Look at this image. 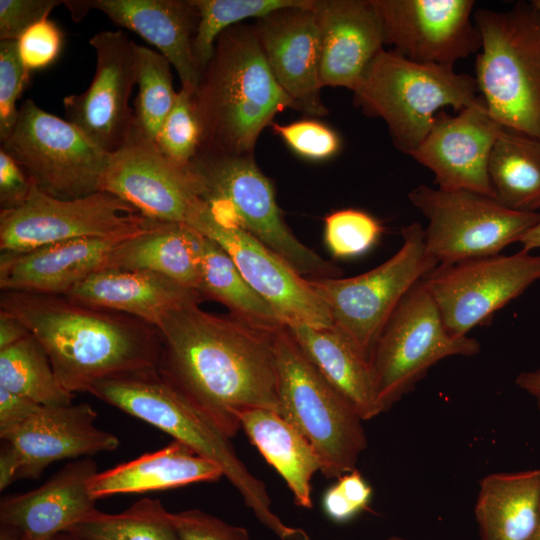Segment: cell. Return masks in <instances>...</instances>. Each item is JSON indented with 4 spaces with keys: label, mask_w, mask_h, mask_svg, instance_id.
<instances>
[{
    "label": "cell",
    "mask_w": 540,
    "mask_h": 540,
    "mask_svg": "<svg viewBox=\"0 0 540 540\" xmlns=\"http://www.w3.org/2000/svg\"><path fill=\"white\" fill-rule=\"evenodd\" d=\"M157 329L158 374L229 438L242 411L279 413L273 332L206 312L199 302L169 311Z\"/></svg>",
    "instance_id": "obj_1"
},
{
    "label": "cell",
    "mask_w": 540,
    "mask_h": 540,
    "mask_svg": "<svg viewBox=\"0 0 540 540\" xmlns=\"http://www.w3.org/2000/svg\"><path fill=\"white\" fill-rule=\"evenodd\" d=\"M0 309L19 319L45 349L70 393L98 382L158 371L157 327L133 316L75 302L64 295L1 291Z\"/></svg>",
    "instance_id": "obj_2"
},
{
    "label": "cell",
    "mask_w": 540,
    "mask_h": 540,
    "mask_svg": "<svg viewBox=\"0 0 540 540\" xmlns=\"http://www.w3.org/2000/svg\"><path fill=\"white\" fill-rule=\"evenodd\" d=\"M202 147L253 155L276 114L295 105L273 76L253 26L235 25L217 39L193 95Z\"/></svg>",
    "instance_id": "obj_3"
},
{
    "label": "cell",
    "mask_w": 540,
    "mask_h": 540,
    "mask_svg": "<svg viewBox=\"0 0 540 540\" xmlns=\"http://www.w3.org/2000/svg\"><path fill=\"white\" fill-rule=\"evenodd\" d=\"M89 393L216 463L258 521L280 540H310L305 530L286 525L273 512L265 484L239 459L231 438L165 382L158 371L106 379L96 383Z\"/></svg>",
    "instance_id": "obj_4"
},
{
    "label": "cell",
    "mask_w": 540,
    "mask_h": 540,
    "mask_svg": "<svg viewBox=\"0 0 540 540\" xmlns=\"http://www.w3.org/2000/svg\"><path fill=\"white\" fill-rule=\"evenodd\" d=\"M187 168L215 220L242 228L305 278L341 277L340 267L300 242L287 226L274 187L253 155L200 149Z\"/></svg>",
    "instance_id": "obj_5"
},
{
    "label": "cell",
    "mask_w": 540,
    "mask_h": 540,
    "mask_svg": "<svg viewBox=\"0 0 540 540\" xmlns=\"http://www.w3.org/2000/svg\"><path fill=\"white\" fill-rule=\"evenodd\" d=\"M476 82L492 118L502 127L540 139V10L517 2L506 11L480 8Z\"/></svg>",
    "instance_id": "obj_6"
},
{
    "label": "cell",
    "mask_w": 540,
    "mask_h": 540,
    "mask_svg": "<svg viewBox=\"0 0 540 540\" xmlns=\"http://www.w3.org/2000/svg\"><path fill=\"white\" fill-rule=\"evenodd\" d=\"M352 91L356 106L368 116L381 118L394 146L409 156L428 135L440 111L450 106L459 112L479 99L475 77L384 49Z\"/></svg>",
    "instance_id": "obj_7"
},
{
    "label": "cell",
    "mask_w": 540,
    "mask_h": 540,
    "mask_svg": "<svg viewBox=\"0 0 540 540\" xmlns=\"http://www.w3.org/2000/svg\"><path fill=\"white\" fill-rule=\"evenodd\" d=\"M279 414L312 445L320 472L338 479L367 448L362 419L307 358L286 326L273 332Z\"/></svg>",
    "instance_id": "obj_8"
},
{
    "label": "cell",
    "mask_w": 540,
    "mask_h": 540,
    "mask_svg": "<svg viewBox=\"0 0 540 540\" xmlns=\"http://www.w3.org/2000/svg\"><path fill=\"white\" fill-rule=\"evenodd\" d=\"M401 234V248L368 272L349 278H307L325 303L333 326L368 360L401 300L438 265L426 247L424 229L418 222L404 227Z\"/></svg>",
    "instance_id": "obj_9"
},
{
    "label": "cell",
    "mask_w": 540,
    "mask_h": 540,
    "mask_svg": "<svg viewBox=\"0 0 540 540\" xmlns=\"http://www.w3.org/2000/svg\"><path fill=\"white\" fill-rule=\"evenodd\" d=\"M479 352L480 343L475 338L448 332L422 279L394 310L369 357L383 412L412 391L439 361Z\"/></svg>",
    "instance_id": "obj_10"
},
{
    "label": "cell",
    "mask_w": 540,
    "mask_h": 540,
    "mask_svg": "<svg viewBox=\"0 0 540 540\" xmlns=\"http://www.w3.org/2000/svg\"><path fill=\"white\" fill-rule=\"evenodd\" d=\"M1 145L42 192L75 199L100 191L110 154L67 120L26 100Z\"/></svg>",
    "instance_id": "obj_11"
},
{
    "label": "cell",
    "mask_w": 540,
    "mask_h": 540,
    "mask_svg": "<svg viewBox=\"0 0 540 540\" xmlns=\"http://www.w3.org/2000/svg\"><path fill=\"white\" fill-rule=\"evenodd\" d=\"M408 197L428 220L425 243L438 265L500 254L540 220L539 212L514 211L467 190L419 185Z\"/></svg>",
    "instance_id": "obj_12"
},
{
    "label": "cell",
    "mask_w": 540,
    "mask_h": 540,
    "mask_svg": "<svg viewBox=\"0 0 540 540\" xmlns=\"http://www.w3.org/2000/svg\"><path fill=\"white\" fill-rule=\"evenodd\" d=\"M154 222L109 192L64 200L34 185L21 205L0 210V250L21 253L81 238H128Z\"/></svg>",
    "instance_id": "obj_13"
},
{
    "label": "cell",
    "mask_w": 540,
    "mask_h": 540,
    "mask_svg": "<svg viewBox=\"0 0 540 540\" xmlns=\"http://www.w3.org/2000/svg\"><path fill=\"white\" fill-rule=\"evenodd\" d=\"M538 280L540 255L521 249L437 265L423 283L448 332L466 336Z\"/></svg>",
    "instance_id": "obj_14"
},
{
    "label": "cell",
    "mask_w": 540,
    "mask_h": 540,
    "mask_svg": "<svg viewBox=\"0 0 540 540\" xmlns=\"http://www.w3.org/2000/svg\"><path fill=\"white\" fill-rule=\"evenodd\" d=\"M100 191L118 196L151 220L191 228L206 207L188 168L164 156L135 120L123 145L110 154Z\"/></svg>",
    "instance_id": "obj_15"
},
{
    "label": "cell",
    "mask_w": 540,
    "mask_h": 540,
    "mask_svg": "<svg viewBox=\"0 0 540 540\" xmlns=\"http://www.w3.org/2000/svg\"><path fill=\"white\" fill-rule=\"evenodd\" d=\"M385 44L406 58L454 69L477 53L482 41L471 16L472 0H372Z\"/></svg>",
    "instance_id": "obj_16"
},
{
    "label": "cell",
    "mask_w": 540,
    "mask_h": 540,
    "mask_svg": "<svg viewBox=\"0 0 540 540\" xmlns=\"http://www.w3.org/2000/svg\"><path fill=\"white\" fill-rule=\"evenodd\" d=\"M96 70L90 86L63 99L66 120L111 154L125 142L134 113L129 98L136 85L134 42L123 31H102L90 39Z\"/></svg>",
    "instance_id": "obj_17"
},
{
    "label": "cell",
    "mask_w": 540,
    "mask_h": 540,
    "mask_svg": "<svg viewBox=\"0 0 540 540\" xmlns=\"http://www.w3.org/2000/svg\"><path fill=\"white\" fill-rule=\"evenodd\" d=\"M192 228L215 240L228 253L248 285L285 326H333L325 303L308 279L245 230L215 220L208 205Z\"/></svg>",
    "instance_id": "obj_18"
},
{
    "label": "cell",
    "mask_w": 540,
    "mask_h": 540,
    "mask_svg": "<svg viewBox=\"0 0 540 540\" xmlns=\"http://www.w3.org/2000/svg\"><path fill=\"white\" fill-rule=\"evenodd\" d=\"M502 128L479 97L457 115L440 111L411 157L433 172L440 189L467 190L494 198L488 163Z\"/></svg>",
    "instance_id": "obj_19"
},
{
    "label": "cell",
    "mask_w": 540,
    "mask_h": 540,
    "mask_svg": "<svg viewBox=\"0 0 540 540\" xmlns=\"http://www.w3.org/2000/svg\"><path fill=\"white\" fill-rule=\"evenodd\" d=\"M312 1L275 11L253 25L266 62L295 110L323 116L321 100L320 30Z\"/></svg>",
    "instance_id": "obj_20"
},
{
    "label": "cell",
    "mask_w": 540,
    "mask_h": 540,
    "mask_svg": "<svg viewBox=\"0 0 540 540\" xmlns=\"http://www.w3.org/2000/svg\"><path fill=\"white\" fill-rule=\"evenodd\" d=\"M96 418L88 403L40 406L21 425L1 435L17 455L18 479H37L58 460L117 449L119 439L99 429Z\"/></svg>",
    "instance_id": "obj_21"
},
{
    "label": "cell",
    "mask_w": 540,
    "mask_h": 540,
    "mask_svg": "<svg viewBox=\"0 0 540 540\" xmlns=\"http://www.w3.org/2000/svg\"><path fill=\"white\" fill-rule=\"evenodd\" d=\"M92 9L157 47L176 70L181 88L195 94L202 74L193 54L198 12L192 0H76L70 4L76 21Z\"/></svg>",
    "instance_id": "obj_22"
},
{
    "label": "cell",
    "mask_w": 540,
    "mask_h": 540,
    "mask_svg": "<svg viewBox=\"0 0 540 540\" xmlns=\"http://www.w3.org/2000/svg\"><path fill=\"white\" fill-rule=\"evenodd\" d=\"M320 30L321 86L352 90L383 49L384 30L372 0H313Z\"/></svg>",
    "instance_id": "obj_23"
},
{
    "label": "cell",
    "mask_w": 540,
    "mask_h": 540,
    "mask_svg": "<svg viewBox=\"0 0 540 540\" xmlns=\"http://www.w3.org/2000/svg\"><path fill=\"white\" fill-rule=\"evenodd\" d=\"M97 473L91 458L66 464L40 487L5 497L0 523L18 531L26 540H51L68 532L97 509L89 481Z\"/></svg>",
    "instance_id": "obj_24"
},
{
    "label": "cell",
    "mask_w": 540,
    "mask_h": 540,
    "mask_svg": "<svg viewBox=\"0 0 540 540\" xmlns=\"http://www.w3.org/2000/svg\"><path fill=\"white\" fill-rule=\"evenodd\" d=\"M126 238H81L21 253L0 254L1 291L66 295L103 268L116 244Z\"/></svg>",
    "instance_id": "obj_25"
},
{
    "label": "cell",
    "mask_w": 540,
    "mask_h": 540,
    "mask_svg": "<svg viewBox=\"0 0 540 540\" xmlns=\"http://www.w3.org/2000/svg\"><path fill=\"white\" fill-rule=\"evenodd\" d=\"M64 296L133 316L155 327L169 311L204 300L196 290L161 274L113 268L92 273Z\"/></svg>",
    "instance_id": "obj_26"
},
{
    "label": "cell",
    "mask_w": 540,
    "mask_h": 540,
    "mask_svg": "<svg viewBox=\"0 0 540 540\" xmlns=\"http://www.w3.org/2000/svg\"><path fill=\"white\" fill-rule=\"evenodd\" d=\"M307 358L364 420L383 412L368 358L336 327L286 326Z\"/></svg>",
    "instance_id": "obj_27"
},
{
    "label": "cell",
    "mask_w": 540,
    "mask_h": 540,
    "mask_svg": "<svg viewBox=\"0 0 540 540\" xmlns=\"http://www.w3.org/2000/svg\"><path fill=\"white\" fill-rule=\"evenodd\" d=\"M214 462L174 440L167 446L111 469L97 472L89 481V492L99 498L126 493H142L212 482L223 477Z\"/></svg>",
    "instance_id": "obj_28"
},
{
    "label": "cell",
    "mask_w": 540,
    "mask_h": 540,
    "mask_svg": "<svg viewBox=\"0 0 540 540\" xmlns=\"http://www.w3.org/2000/svg\"><path fill=\"white\" fill-rule=\"evenodd\" d=\"M474 514L481 540H529L540 521V469L484 476Z\"/></svg>",
    "instance_id": "obj_29"
},
{
    "label": "cell",
    "mask_w": 540,
    "mask_h": 540,
    "mask_svg": "<svg viewBox=\"0 0 540 540\" xmlns=\"http://www.w3.org/2000/svg\"><path fill=\"white\" fill-rule=\"evenodd\" d=\"M198 238L187 225L155 221L116 244L102 269L158 273L198 292Z\"/></svg>",
    "instance_id": "obj_30"
},
{
    "label": "cell",
    "mask_w": 540,
    "mask_h": 540,
    "mask_svg": "<svg viewBox=\"0 0 540 540\" xmlns=\"http://www.w3.org/2000/svg\"><path fill=\"white\" fill-rule=\"evenodd\" d=\"M239 420L250 442L286 482L294 503L311 509V480L321 466L309 441L279 413L270 409H246L239 414Z\"/></svg>",
    "instance_id": "obj_31"
},
{
    "label": "cell",
    "mask_w": 540,
    "mask_h": 540,
    "mask_svg": "<svg viewBox=\"0 0 540 540\" xmlns=\"http://www.w3.org/2000/svg\"><path fill=\"white\" fill-rule=\"evenodd\" d=\"M198 292L230 310V315L265 332L285 326L273 308L245 281L228 253L212 238L199 232Z\"/></svg>",
    "instance_id": "obj_32"
},
{
    "label": "cell",
    "mask_w": 540,
    "mask_h": 540,
    "mask_svg": "<svg viewBox=\"0 0 540 540\" xmlns=\"http://www.w3.org/2000/svg\"><path fill=\"white\" fill-rule=\"evenodd\" d=\"M488 174L494 199L519 212L540 209V139L502 128L491 151Z\"/></svg>",
    "instance_id": "obj_33"
},
{
    "label": "cell",
    "mask_w": 540,
    "mask_h": 540,
    "mask_svg": "<svg viewBox=\"0 0 540 540\" xmlns=\"http://www.w3.org/2000/svg\"><path fill=\"white\" fill-rule=\"evenodd\" d=\"M0 386L42 406L72 403L73 394L59 383L45 349L31 333L0 349Z\"/></svg>",
    "instance_id": "obj_34"
},
{
    "label": "cell",
    "mask_w": 540,
    "mask_h": 540,
    "mask_svg": "<svg viewBox=\"0 0 540 540\" xmlns=\"http://www.w3.org/2000/svg\"><path fill=\"white\" fill-rule=\"evenodd\" d=\"M66 533L83 540H181L171 512L150 498L116 514L96 510Z\"/></svg>",
    "instance_id": "obj_35"
},
{
    "label": "cell",
    "mask_w": 540,
    "mask_h": 540,
    "mask_svg": "<svg viewBox=\"0 0 540 540\" xmlns=\"http://www.w3.org/2000/svg\"><path fill=\"white\" fill-rule=\"evenodd\" d=\"M136 58L135 123L153 142L170 113L178 92L173 87L170 62L160 53L134 42Z\"/></svg>",
    "instance_id": "obj_36"
},
{
    "label": "cell",
    "mask_w": 540,
    "mask_h": 540,
    "mask_svg": "<svg viewBox=\"0 0 540 540\" xmlns=\"http://www.w3.org/2000/svg\"><path fill=\"white\" fill-rule=\"evenodd\" d=\"M306 0H192L198 12L193 54L201 74L213 55L218 37L239 22L260 19L275 11L303 5Z\"/></svg>",
    "instance_id": "obj_37"
},
{
    "label": "cell",
    "mask_w": 540,
    "mask_h": 540,
    "mask_svg": "<svg viewBox=\"0 0 540 540\" xmlns=\"http://www.w3.org/2000/svg\"><path fill=\"white\" fill-rule=\"evenodd\" d=\"M202 139V127L193 95L181 88L154 143L164 156L187 168L200 151Z\"/></svg>",
    "instance_id": "obj_38"
},
{
    "label": "cell",
    "mask_w": 540,
    "mask_h": 540,
    "mask_svg": "<svg viewBox=\"0 0 540 540\" xmlns=\"http://www.w3.org/2000/svg\"><path fill=\"white\" fill-rule=\"evenodd\" d=\"M324 224L325 242L337 258H351L366 253L382 233L380 222L358 209L334 211L326 216Z\"/></svg>",
    "instance_id": "obj_39"
},
{
    "label": "cell",
    "mask_w": 540,
    "mask_h": 540,
    "mask_svg": "<svg viewBox=\"0 0 540 540\" xmlns=\"http://www.w3.org/2000/svg\"><path fill=\"white\" fill-rule=\"evenodd\" d=\"M272 128L295 154L307 160L330 159L341 148V139L337 132L318 120L303 119L288 124L272 123Z\"/></svg>",
    "instance_id": "obj_40"
},
{
    "label": "cell",
    "mask_w": 540,
    "mask_h": 540,
    "mask_svg": "<svg viewBox=\"0 0 540 540\" xmlns=\"http://www.w3.org/2000/svg\"><path fill=\"white\" fill-rule=\"evenodd\" d=\"M29 70L23 64L16 40L0 42V139L13 130L19 115L16 102L28 83Z\"/></svg>",
    "instance_id": "obj_41"
},
{
    "label": "cell",
    "mask_w": 540,
    "mask_h": 540,
    "mask_svg": "<svg viewBox=\"0 0 540 540\" xmlns=\"http://www.w3.org/2000/svg\"><path fill=\"white\" fill-rule=\"evenodd\" d=\"M372 488L355 469L345 473L322 497L325 515L335 523H346L369 509Z\"/></svg>",
    "instance_id": "obj_42"
},
{
    "label": "cell",
    "mask_w": 540,
    "mask_h": 540,
    "mask_svg": "<svg viewBox=\"0 0 540 540\" xmlns=\"http://www.w3.org/2000/svg\"><path fill=\"white\" fill-rule=\"evenodd\" d=\"M19 56L25 67L31 70L44 69L58 58L63 34L51 20L44 19L25 31L17 40Z\"/></svg>",
    "instance_id": "obj_43"
},
{
    "label": "cell",
    "mask_w": 540,
    "mask_h": 540,
    "mask_svg": "<svg viewBox=\"0 0 540 540\" xmlns=\"http://www.w3.org/2000/svg\"><path fill=\"white\" fill-rule=\"evenodd\" d=\"M171 515L181 540H250L246 528L226 523L200 509Z\"/></svg>",
    "instance_id": "obj_44"
},
{
    "label": "cell",
    "mask_w": 540,
    "mask_h": 540,
    "mask_svg": "<svg viewBox=\"0 0 540 540\" xmlns=\"http://www.w3.org/2000/svg\"><path fill=\"white\" fill-rule=\"evenodd\" d=\"M59 0H0V39L18 40L38 22L47 19Z\"/></svg>",
    "instance_id": "obj_45"
},
{
    "label": "cell",
    "mask_w": 540,
    "mask_h": 540,
    "mask_svg": "<svg viewBox=\"0 0 540 540\" xmlns=\"http://www.w3.org/2000/svg\"><path fill=\"white\" fill-rule=\"evenodd\" d=\"M33 186L20 165L0 149V210L21 205L30 195Z\"/></svg>",
    "instance_id": "obj_46"
},
{
    "label": "cell",
    "mask_w": 540,
    "mask_h": 540,
    "mask_svg": "<svg viewBox=\"0 0 540 540\" xmlns=\"http://www.w3.org/2000/svg\"><path fill=\"white\" fill-rule=\"evenodd\" d=\"M40 406L0 386V436L25 422Z\"/></svg>",
    "instance_id": "obj_47"
},
{
    "label": "cell",
    "mask_w": 540,
    "mask_h": 540,
    "mask_svg": "<svg viewBox=\"0 0 540 540\" xmlns=\"http://www.w3.org/2000/svg\"><path fill=\"white\" fill-rule=\"evenodd\" d=\"M29 333L19 319L0 309V349L18 342Z\"/></svg>",
    "instance_id": "obj_48"
},
{
    "label": "cell",
    "mask_w": 540,
    "mask_h": 540,
    "mask_svg": "<svg viewBox=\"0 0 540 540\" xmlns=\"http://www.w3.org/2000/svg\"><path fill=\"white\" fill-rule=\"evenodd\" d=\"M0 451V490H5L12 482L18 480L19 461L11 444L2 440Z\"/></svg>",
    "instance_id": "obj_49"
},
{
    "label": "cell",
    "mask_w": 540,
    "mask_h": 540,
    "mask_svg": "<svg viewBox=\"0 0 540 540\" xmlns=\"http://www.w3.org/2000/svg\"><path fill=\"white\" fill-rule=\"evenodd\" d=\"M515 383L535 399L540 410V367L519 373Z\"/></svg>",
    "instance_id": "obj_50"
},
{
    "label": "cell",
    "mask_w": 540,
    "mask_h": 540,
    "mask_svg": "<svg viewBox=\"0 0 540 540\" xmlns=\"http://www.w3.org/2000/svg\"><path fill=\"white\" fill-rule=\"evenodd\" d=\"M518 243L522 250L528 252L540 248V220L522 236Z\"/></svg>",
    "instance_id": "obj_51"
},
{
    "label": "cell",
    "mask_w": 540,
    "mask_h": 540,
    "mask_svg": "<svg viewBox=\"0 0 540 540\" xmlns=\"http://www.w3.org/2000/svg\"><path fill=\"white\" fill-rule=\"evenodd\" d=\"M51 540H83L71 533H61L53 537Z\"/></svg>",
    "instance_id": "obj_52"
},
{
    "label": "cell",
    "mask_w": 540,
    "mask_h": 540,
    "mask_svg": "<svg viewBox=\"0 0 540 540\" xmlns=\"http://www.w3.org/2000/svg\"><path fill=\"white\" fill-rule=\"evenodd\" d=\"M529 540H540V521L537 525V528L535 529L533 535Z\"/></svg>",
    "instance_id": "obj_53"
},
{
    "label": "cell",
    "mask_w": 540,
    "mask_h": 540,
    "mask_svg": "<svg viewBox=\"0 0 540 540\" xmlns=\"http://www.w3.org/2000/svg\"><path fill=\"white\" fill-rule=\"evenodd\" d=\"M384 540H410V539L399 537V536H390V537L385 538Z\"/></svg>",
    "instance_id": "obj_54"
},
{
    "label": "cell",
    "mask_w": 540,
    "mask_h": 540,
    "mask_svg": "<svg viewBox=\"0 0 540 540\" xmlns=\"http://www.w3.org/2000/svg\"><path fill=\"white\" fill-rule=\"evenodd\" d=\"M532 3L540 10V0H533Z\"/></svg>",
    "instance_id": "obj_55"
},
{
    "label": "cell",
    "mask_w": 540,
    "mask_h": 540,
    "mask_svg": "<svg viewBox=\"0 0 540 540\" xmlns=\"http://www.w3.org/2000/svg\"><path fill=\"white\" fill-rule=\"evenodd\" d=\"M23 540H26L25 538H23Z\"/></svg>",
    "instance_id": "obj_56"
}]
</instances>
